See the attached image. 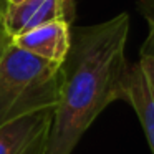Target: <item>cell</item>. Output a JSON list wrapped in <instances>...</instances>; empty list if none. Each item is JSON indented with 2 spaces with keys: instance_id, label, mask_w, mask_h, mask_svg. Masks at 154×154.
<instances>
[{
  "instance_id": "9",
  "label": "cell",
  "mask_w": 154,
  "mask_h": 154,
  "mask_svg": "<svg viewBox=\"0 0 154 154\" xmlns=\"http://www.w3.org/2000/svg\"><path fill=\"white\" fill-rule=\"evenodd\" d=\"M4 2H7V4H10V5H15V4H20V2H23V0H4Z\"/></svg>"
},
{
  "instance_id": "10",
  "label": "cell",
  "mask_w": 154,
  "mask_h": 154,
  "mask_svg": "<svg viewBox=\"0 0 154 154\" xmlns=\"http://www.w3.org/2000/svg\"><path fill=\"white\" fill-rule=\"evenodd\" d=\"M0 15H2V0H0Z\"/></svg>"
},
{
  "instance_id": "3",
  "label": "cell",
  "mask_w": 154,
  "mask_h": 154,
  "mask_svg": "<svg viewBox=\"0 0 154 154\" xmlns=\"http://www.w3.org/2000/svg\"><path fill=\"white\" fill-rule=\"evenodd\" d=\"M75 0H23L10 5L2 0L0 30L12 38L51 22H66L73 25Z\"/></svg>"
},
{
  "instance_id": "6",
  "label": "cell",
  "mask_w": 154,
  "mask_h": 154,
  "mask_svg": "<svg viewBox=\"0 0 154 154\" xmlns=\"http://www.w3.org/2000/svg\"><path fill=\"white\" fill-rule=\"evenodd\" d=\"M71 27L73 25L66 22H51L12 38V42L17 48L33 57L61 65L71 45Z\"/></svg>"
},
{
  "instance_id": "5",
  "label": "cell",
  "mask_w": 154,
  "mask_h": 154,
  "mask_svg": "<svg viewBox=\"0 0 154 154\" xmlns=\"http://www.w3.org/2000/svg\"><path fill=\"white\" fill-rule=\"evenodd\" d=\"M51 111L20 118L0 128V154H47Z\"/></svg>"
},
{
  "instance_id": "2",
  "label": "cell",
  "mask_w": 154,
  "mask_h": 154,
  "mask_svg": "<svg viewBox=\"0 0 154 154\" xmlns=\"http://www.w3.org/2000/svg\"><path fill=\"white\" fill-rule=\"evenodd\" d=\"M60 65L45 61L14 45L0 61V128L20 118L53 111Z\"/></svg>"
},
{
  "instance_id": "1",
  "label": "cell",
  "mask_w": 154,
  "mask_h": 154,
  "mask_svg": "<svg viewBox=\"0 0 154 154\" xmlns=\"http://www.w3.org/2000/svg\"><path fill=\"white\" fill-rule=\"evenodd\" d=\"M129 15L71 27V45L60 65L47 154H71L86 129L113 101H123L128 75Z\"/></svg>"
},
{
  "instance_id": "7",
  "label": "cell",
  "mask_w": 154,
  "mask_h": 154,
  "mask_svg": "<svg viewBox=\"0 0 154 154\" xmlns=\"http://www.w3.org/2000/svg\"><path fill=\"white\" fill-rule=\"evenodd\" d=\"M134 2H136V7L141 12V15L146 18L147 27H149V35L143 43L141 50L154 53V0H134Z\"/></svg>"
},
{
  "instance_id": "8",
  "label": "cell",
  "mask_w": 154,
  "mask_h": 154,
  "mask_svg": "<svg viewBox=\"0 0 154 154\" xmlns=\"http://www.w3.org/2000/svg\"><path fill=\"white\" fill-rule=\"evenodd\" d=\"M12 47V37L7 35L4 30H0V61L5 57V53L8 51V48Z\"/></svg>"
},
{
  "instance_id": "4",
  "label": "cell",
  "mask_w": 154,
  "mask_h": 154,
  "mask_svg": "<svg viewBox=\"0 0 154 154\" xmlns=\"http://www.w3.org/2000/svg\"><path fill=\"white\" fill-rule=\"evenodd\" d=\"M123 101L136 111L154 154V53L141 50L139 60L128 66Z\"/></svg>"
}]
</instances>
